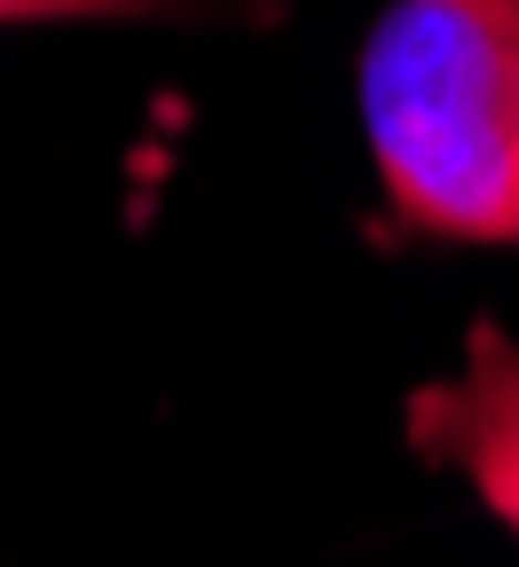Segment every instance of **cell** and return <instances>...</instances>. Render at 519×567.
Segmentation results:
<instances>
[{
  "label": "cell",
  "mask_w": 519,
  "mask_h": 567,
  "mask_svg": "<svg viewBox=\"0 0 519 567\" xmlns=\"http://www.w3.org/2000/svg\"><path fill=\"white\" fill-rule=\"evenodd\" d=\"M362 134L402 229L519 252V0H386Z\"/></svg>",
  "instance_id": "cell-1"
},
{
  "label": "cell",
  "mask_w": 519,
  "mask_h": 567,
  "mask_svg": "<svg viewBox=\"0 0 519 567\" xmlns=\"http://www.w3.org/2000/svg\"><path fill=\"white\" fill-rule=\"evenodd\" d=\"M409 450L457 473L519 536V339L496 316H473L457 371L409 394Z\"/></svg>",
  "instance_id": "cell-2"
},
{
  "label": "cell",
  "mask_w": 519,
  "mask_h": 567,
  "mask_svg": "<svg viewBox=\"0 0 519 567\" xmlns=\"http://www.w3.org/2000/svg\"><path fill=\"white\" fill-rule=\"evenodd\" d=\"M212 0H0V24H63V17H197Z\"/></svg>",
  "instance_id": "cell-3"
}]
</instances>
